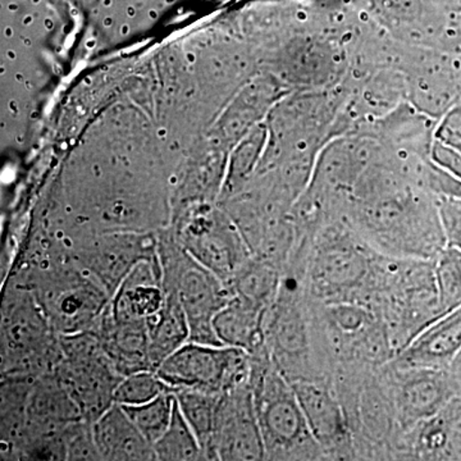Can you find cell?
I'll return each instance as SVG.
<instances>
[{
    "label": "cell",
    "mask_w": 461,
    "mask_h": 461,
    "mask_svg": "<svg viewBox=\"0 0 461 461\" xmlns=\"http://www.w3.org/2000/svg\"><path fill=\"white\" fill-rule=\"evenodd\" d=\"M433 262L439 304L445 314L461 305V250L446 247Z\"/></svg>",
    "instance_id": "cell-22"
},
{
    "label": "cell",
    "mask_w": 461,
    "mask_h": 461,
    "mask_svg": "<svg viewBox=\"0 0 461 461\" xmlns=\"http://www.w3.org/2000/svg\"><path fill=\"white\" fill-rule=\"evenodd\" d=\"M175 391L156 371H140L124 375L114 391V402L120 405H140L162 393Z\"/></svg>",
    "instance_id": "cell-23"
},
{
    "label": "cell",
    "mask_w": 461,
    "mask_h": 461,
    "mask_svg": "<svg viewBox=\"0 0 461 461\" xmlns=\"http://www.w3.org/2000/svg\"><path fill=\"white\" fill-rule=\"evenodd\" d=\"M0 74L5 75V66L0 67Z\"/></svg>",
    "instance_id": "cell-52"
},
{
    "label": "cell",
    "mask_w": 461,
    "mask_h": 461,
    "mask_svg": "<svg viewBox=\"0 0 461 461\" xmlns=\"http://www.w3.org/2000/svg\"><path fill=\"white\" fill-rule=\"evenodd\" d=\"M250 357V387L266 460H324L291 382L268 351Z\"/></svg>",
    "instance_id": "cell-5"
},
{
    "label": "cell",
    "mask_w": 461,
    "mask_h": 461,
    "mask_svg": "<svg viewBox=\"0 0 461 461\" xmlns=\"http://www.w3.org/2000/svg\"><path fill=\"white\" fill-rule=\"evenodd\" d=\"M168 182L171 185H176L178 182V178L176 177V176H171V177L168 178Z\"/></svg>",
    "instance_id": "cell-41"
},
{
    "label": "cell",
    "mask_w": 461,
    "mask_h": 461,
    "mask_svg": "<svg viewBox=\"0 0 461 461\" xmlns=\"http://www.w3.org/2000/svg\"><path fill=\"white\" fill-rule=\"evenodd\" d=\"M112 25H113V20H112L111 17L105 18V20H104V26L105 27H111Z\"/></svg>",
    "instance_id": "cell-39"
},
{
    "label": "cell",
    "mask_w": 461,
    "mask_h": 461,
    "mask_svg": "<svg viewBox=\"0 0 461 461\" xmlns=\"http://www.w3.org/2000/svg\"><path fill=\"white\" fill-rule=\"evenodd\" d=\"M384 382L403 430L429 420L461 393V384L448 369L382 366Z\"/></svg>",
    "instance_id": "cell-10"
},
{
    "label": "cell",
    "mask_w": 461,
    "mask_h": 461,
    "mask_svg": "<svg viewBox=\"0 0 461 461\" xmlns=\"http://www.w3.org/2000/svg\"><path fill=\"white\" fill-rule=\"evenodd\" d=\"M85 83H86L87 85H90L91 84V78L90 77L85 78Z\"/></svg>",
    "instance_id": "cell-53"
},
{
    "label": "cell",
    "mask_w": 461,
    "mask_h": 461,
    "mask_svg": "<svg viewBox=\"0 0 461 461\" xmlns=\"http://www.w3.org/2000/svg\"><path fill=\"white\" fill-rule=\"evenodd\" d=\"M45 29L47 30H53L54 23L50 20V18H48V20H45Z\"/></svg>",
    "instance_id": "cell-33"
},
{
    "label": "cell",
    "mask_w": 461,
    "mask_h": 461,
    "mask_svg": "<svg viewBox=\"0 0 461 461\" xmlns=\"http://www.w3.org/2000/svg\"><path fill=\"white\" fill-rule=\"evenodd\" d=\"M157 135L160 140H166L167 135H168V130H167L166 127H160V129H158Z\"/></svg>",
    "instance_id": "cell-29"
},
{
    "label": "cell",
    "mask_w": 461,
    "mask_h": 461,
    "mask_svg": "<svg viewBox=\"0 0 461 461\" xmlns=\"http://www.w3.org/2000/svg\"><path fill=\"white\" fill-rule=\"evenodd\" d=\"M175 93V87L171 86V87H168V94H173Z\"/></svg>",
    "instance_id": "cell-51"
},
{
    "label": "cell",
    "mask_w": 461,
    "mask_h": 461,
    "mask_svg": "<svg viewBox=\"0 0 461 461\" xmlns=\"http://www.w3.org/2000/svg\"><path fill=\"white\" fill-rule=\"evenodd\" d=\"M135 14H136V9L133 8V7H130L129 9H127V16L129 17H135Z\"/></svg>",
    "instance_id": "cell-37"
},
{
    "label": "cell",
    "mask_w": 461,
    "mask_h": 461,
    "mask_svg": "<svg viewBox=\"0 0 461 461\" xmlns=\"http://www.w3.org/2000/svg\"><path fill=\"white\" fill-rule=\"evenodd\" d=\"M291 384L324 460H357L353 433L332 382L299 381Z\"/></svg>",
    "instance_id": "cell-13"
},
{
    "label": "cell",
    "mask_w": 461,
    "mask_h": 461,
    "mask_svg": "<svg viewBox=\"0 0 461 461\" xmlns=\"http://www.w3.org/2000/svg\"><path fill=\"white\" fill-rule=\"evenodd\" d=\"M104 5L105 7H111L112 0H104Z\"/></svg>",
    "instance_id": "cell-48"
},
{
    "label": "cell",
    "mask_w": 461,
    "mask_h": 461,
    "mask_svg": "<svg viewBox=\"0 0 461 461\" xmlns=\"http://www.w3.org/2000/svg\"><path fill=\"white\" fill-rule=\"evenodd\" d=\"M5 56H7L8 59H11V60H16L17 59L16 51L12 50H7V53H5Z\"/></svg>",
    "instance_id": "cell-32"
},
{
    "label": "cell",
    "mask_w": 461,
    "mask_h": 461,
    "mask_svg": "<svg viewBox=\"0 0 461 461\" xmlns=\"http://www.w3.org/2000/svg\"><path fill=\"white\" fill-rule=\"evenodd\" d=\"M379 253L342 220L330 221L309 245L304 287L315 304L369 306Z\"/></svg>",
    "instance_id": "cell-3"
},
{
    "label": "cell",
    "mask_w": 461,
    "mask_h": 461,
    "mask_svg": "<svg viewBox=\"0 0 461 461\" xmlns=\"http://www.w3.org/2000/svg\"><path fill=\"white\" fill-rule=\"evenodd\" d=\"M369 308L379 315L395 353L441 317L435 262L379 256Z\"/></svg>",
    "instance_id": "cell-4"
},
{
    "label": "cell",
    "mask_w": 461,
    "mask_h": 461,
    "mask_svg": "<svg viewBox=\"0 0 461 461\" xmlns=\"http://www.w3.org/2000/svg\"><path fill=\"white\" fill-rule=\"evenodd\" d=\"M175 2V0H167V3H172Z\"/></svg>",
    "instance_id": "cell-56"
},
{
    "label": "cell",
    "mask_w": 461,
    "mask_h": 461,
    "mask_svg": "<svg viewBox=\"0 0 461 461\" xmlns=\"http://www.w3.org/2000/svg\"><path fill=\"white\" fill-rule=\"evenodd\" d=\"M51 329L47 315L27 287L17 286L5 297L3 305V344L7 366L14 373H27L42 368L45 355L51 353Z\"/></svg>",
    "instance_id": "cell-11"
},
{
    "label": "cell",
    "mask_w": 461,
    "mask_h": 461,
    "mask_svg": "<svg viewBox=\"0 0 461 461\" xmlns=\"http://www.w3.org/2000/svg\"><path fill=\"white\" fill-rule=\"evenodd\" d=\"M154 451L157 460H206L203 446L182 415L177 400L175 402L171 424L165 435L154 444Z\"/></svg>",
    "instance_id": "cell-20"
},
{
    "label": "cell",
    "mask_w": 461,
    "mask_h": 461,
    "mask_svg": "<svg viewBox=\"0 0 461 461\" xmlns=\"http://www.w3.org/2000/svg\"><path fill=\"white\" fill-rule=\"evenodd\" d=\"M86 47L89 48V50H91V48L95 47V41H90L89 42H87Z\"/></svg>",
    "instance_id": "cell-46"
},
{
    "label": "cell",
    "mask_w": 461,
    "mask_h": 461,
    "mask_svg": "<svg viewBox=\"0 0 461 461\" xmlns=\"http://www.w3.org/2000/svg\"><path fill=\"white\" fill-rule=\"evenodd\" d=\"M212 455L213 460H266L250 381L220 396Z\"/></svg>",
    "instance_id": "cell-12"
},
{
    "label": "cell",
    "mask_w": 461,
    "mask_h": 461,
    "mask_svg": "<svg viewBox=\"0 0 461 461\" xmlns=\"http://www.w3.org/2000/svg\"><path fill=\"white\" fill-rule=\"evenodd\" d=\"M23 44H25L26 47H32V39H29V38L23 39Z\"/></svg>",
    "instance_id": "cell-43"
},
{
    "label": "cell",
    "mask_w": 461,
    "mask_h": 461,
    "mask_svg": "<svg viewBox=\"0 0 461 461\" xmlns=\"http://www.w3.org/2000/svg\"><path fill=\"white\" fill-rule=\"evenodd\" d=\"M16 81L21 84H25L26 78L23 74H16Z\"/></svg>",
    "instance_id": "cell-36"
},
{
    "label": "cell",
    "mask_w": 461,
    "mask_h": 461,
    "mask_svg": "<svg viewBox=\"0 0 461 461\" xmlns=\"http://www.w3.org/2000/svg\"><path fill=\"white\" fill-rule=\"evenodd\" d=\"M267 311L233 296L213 320L215 335L221 344L241 348L248 354L267 351L264 321Z\"/></svg>",
    "instance_id": "cell-16"
},
{
    "label": "cell",
    "mask_w": 461,
    "mask_h": 461,
    "mask_svg": "<svg viewBox=\"0 0 461 461\" xmlns=\"http://www.w3.org/2000/svg\"><path fill=\"white\" fill-rule=\"evenodd\" d=\"M448 371L451 372V375H453L461 384V350L459 354L455 357L453 362H451L450 366H448Z\"/></svg>",
    "instance_id": "cell-27"
},
{
    "label": "cell",
    "mask_w": 461,
    "mask_h": 461,
    "mask_svg": "<svg viewBox=\"0 0 461 461\" xmlns=\"http://www.w3.org/2000/svg\"><path fill=\"white\" fill-rule=\"evenodd\" d=\"M16 140H17L18 144H23V136H17Z\"/></svg>",
    "instance_id": "cell-47"
},
{
    "label": "cell",
    "mask_w": 461,
    "mask_h": 461,
    "mask_svg": "<svg viewBox=\"0 0 461 461\" xmlns=\"http://www.w3.org/2000/svg\"><path fill=\"white\" fill-rule=\"evenodd\" d=\"M189 71H191V72L194 71V65H193V63H190V65H189Z\"/></svg>",
    "instance_id": "cell-54"
},
{
    "label": "cell",
    "mask_w": 461,
    "mask_h": 461,
    "mask_svg": "<svg viewBox=\"0 0 461 461\" xmlns=\"http://www.w3.org/2000/svg\"><path fill=\"white\" fill-rule=\"evenodd\" d=\"M130 32V26L129 25H123L122 27H121V33H122V35H127V33Z\"/></svg>",
    "instance_id": "cell-38"
},
{
    "label": "cell",
    "mask_w": 461,
    "mask_h": 461,
    "mask_svg": "<svg viewBox=\"0 0 461 461\" xmlns=\"http://www.w3.org/2000/svg\"><path fill=\"white\" fill-rule=\"evenodd\" d=\"M91 171H93V175L95 176V177H102V167H100L99 165H94L93 167H91Z\"/></svg>",
    "instance_id": "cell-30"
},
{
    "label": "cell",
    "mask_w": 461,
    "mask_h": 461,
    "mask_svg": "<svg viewBox=\"0 0 461 461\" xmlns=\"http://www.w3.org/2000/svg\"><path fill=\"white\" fill-rule=\"evenodd\" d=\"M33 23V17L32 16H26L23 18V25L30 26Z\"/></svg>",
    "instance_id": "cell-35"
},
{
    "label": "cell",
    "mask_w": 461,
    "mask_h": 461,
    "mask_svg": "<svg viewBox=\"0 0 461 461\" xmlns=\"http://www.w3.org/2000/svg\"><path fill=\"white\" fill-rule=\"evenodd\" d=\"M194 91H195V89H190V90H187V91H186V95H187V96L193 95Z\"/></svg>",
    "instance_id": "cell-49"
},
{
    "label": "cell",
    "mask_w": 461,
    "mask_h": 461,
    "mask_svg": "<svg viewBox=\"0 0 461 461\" xmlns=\"http://www.w3.org/2000/svg\"><path fill=\"white\" fill-rule=\"evenodd\" d=\"M438 208L445 233L446 247L461 250V199H438Z\"/></svg>",
    "instance_id": "cell-25"
},
{
    "label": "cell",
    "mask_w": 461,
    "mask_h": 461,
    "mask_svg": "<svg viewBox=\"0 0 461 461\" xmlns=\"http://www.w3.org/2000/svg\"><path fill=\"white\" fill-rule=\"evenodd\" d=\"M177 149H178L177 141L172 142V144L169 145V150H171V151H176V150H177Z\"/></svg>",
    "instance_id": "cell-40"
},
{
    "label": "cell",
    "mask_w": 461,
    "mask_h": 461,
    "mask_svg": "<svg viewBox=\"0 0 461 461\" xmlns=\"http://www.w3.org/2000/svg\"><path fill=\"white\" fill-rule=\"evenodd\" d=\"M433 159L437 166L461 180V151L453 147L437 142L433 149Z\"/></svg>",
    "instance_id": "cell-26"
},
{
    "label": "cell",
    "mask_w": 461,
    "mask_h": 461,
    "mask_svg": "<svg viewBox=\"0 0 461 461\" xmlns=\"http://www.w3.org/2000/svg\"><path fill=\"white\" fill-rule=\"evenodd\" d=\"M341 220L378 253L435 260L446 248L438 198L405 173L372 169L355 182Z\"/></svg>",
    "instance_id": "cell-1"
},
{
    "label": "cell",
    "mask_w": 461,
    "mask_h": 461,
    "mask_svg": "<svg viewBox=\"0 0 461 461\" xmlns=\"http://www.w3.org/2000/svg\"><path fill=\"white\" fill-rule=\"evenodd\" d=\"M281 280V269L253 256L236 273L229 287L233 296L268 311L280 291Z\"/></svg>",
    "instance_id": "cell-18"
},
{
    "label": "cell",
    "mask_w": 461,
    "mask_h": 461,
    "mask_svg": "<svg viewBox=\"0 0 461 461\" xmlns=\"http://www.w3.org/2000/svg\"><path fill=\"white\" fill-rule=\"evenodd\" d=\"M175 391L162 393L151 402L140 405H121L141 435L154 446L165 435L175 411Z\"/></svg>",
    "instance_id": "cell-21"
},
{
    "label": "cell",
    "mask_w": 461,
    "mask_h": 461,
    "mask_svg": "<svg viewBox=\"0 0 461 461\" xmlns=\"http://www.w3.org/2000/svg\"><path fill=\"white\" fill-rule=\"evenodd\" d=\"M221 395L193 390V388L175 390V397L180 406L182 415L198 437L206 460H213L212 439H213L215 411H217V403Z\"/></svg>",
    "instance_id": "cell-19"
},
{
    "label": "cell",
    "mask_w": 461,
    "mask_h": 461,
    "mask_svg": "<svg viewBox=\"0 0 461 461\" xmlns=\"http://www.w3.org/2000/svg\"><path fill=\"white\" fill-rule=\"evenodd\" d=\"M158 254L163 288L176 293L180 300L189 323V341L222 345L215 335L213 320L232 299L230 288L186 250L166 249Z\"/></svg>",
    "instance_id": "cell-8"
},
{
    "label": "cell",
    "mask_w": 461,
    "mask_h": 461,
    "mask_svg": "<svg viewBox=\"0 0 461 461\" xmlns=\"http://www.w3.org/2000/svg\"><path fill=\"white\" fill-rule=\"evenodd\" d=\"M30 280L29 290L59 335L93 330L104 313L111 296L98 282L71 260L41 267Z\"/></svg>",
    "instance_id": "cell-7"
},
{
    "label": "cell",
    "mask_w": 461,
    "mask_h": 461,
    "mask_svg": "<svg viewBox=\"0 0 461 461\" xmlns=\"http://www.w3.org/2000/svg\"><path fill=\"white\" fill-rule=\"evenodd\" d=\"M313 304L330 379L336 373L375 371L395 357L386 326L368 306Z\"/></svg>",
    "instance_id": "cell-6"
},
{
    "label": "cell",
    "mask_w": 461,
    "mask_h": 461,
    "mask_svg": "<svg viewBox=\"0 0 461 461\" xmlns=\"http://www.w3.org/2000/svg\"><path fill=\"white\" fill-rule=\"evenodd\" d=\"M212 144H220V139H213V140H212Z\"/></svg>",
    "instance_id": "cell-50"
},
{
    "label": "cell",
    "mask_w": 461,
    "mask_h": 461,
    "mask_svg": "<svg viewBox=\"0 0 461 461\" xmlns=\"http://www.w3.org/2000/svg\"><path fill=\"white\" fill-rule=\"evenodd\" d=\"M149 17L153 18V20H156L158 17V14L156 11H150L149 12Z\"/></svg>",
    "instance_id": "cell-44"
},
{
    "label": "cell",
    "mask_w": 461,
    "mask_h": 461,
    "mask_svg": "<svg viewBox=\"0 0 461 461\" xmlns=\"http://www.w3.org/2000/svg\"><path fill=\"white\" fill-rule=\"evenodd\" d=\"M25 87H26L27 90H32L33 89V85H32V81L26 80L25 81Z\"/></svg>",
    "instance_id": "cell-42"
},
{
    "label": "cell",
    "mask_w": 461,
    "mask_h": 461,
    "mask_svg": "<svg viewBox=\"0 0 461 461\" xmlns=\"http://www.w3.org/2000/svg\"><path fill=\"white\" fill-rule=\"evenodd\" d=\"M156 372L173 390L193 388L221 395L250 381L251 357L232 346L187 341Z\"/></svg>",
    "instance_id": "cell-9"
},
{
    "label": "cell",
    "mask_w": 461,
    "mask_h": 461,
    "mask_svg": "<svg viewBox=\"0 0 461 461\" xmlns=\"http://www.w3.org/2000/svg\"><path fill=\"white\" fill-rule=\"evenodd\" d=\"M41 0H33V3H39Z\"/></svg>",
    "instance_id": "cell-57"
},
{
    "label": "cell",
    "mask_w": 461,
    "mask_h": 461,
    "mask_svg": "<svg viewBox=\"0 0 461 461\" xmlns=\"http://www.w3.org/2000/svg\"><path fill=\"white\" fill-rule=\"evenodd\" d=\"M460 350L461 305L432 321L397 351L390 364L397 368L448 369Z\"/></svg>",
    "instance_id": "cell-14"
},
{
    "label": "cell",
    "mask_w": 461,
    "mask_h": 461,
    "mask_svg": "<svg viewBox=\"0 0 461 461\" xmlns=\"http://www.w3.org/2000/svg\"><path fill=\"white\" fill-rule=\"evenodd\" d=\"M63 444L67 460H102L89 421L78 420L68 426L63 432Z\"/></svg>",
    "instance_id": "cell-24"
},
{
    "label": "cell",
    "mask_w": 461,
    "mask_h": 461,
    "mask_svg": "<svg viewBox=\"0 0 461 461\" xmlns=\"http://www.w3.org/2000/svg\"><path fill=\"white\" fill-rule=\"evenodd\" d=\"M102 460H157L154 446L141 435L120 403H113L93 423Z\"/></svg>",
    "instance_id": "cell-15"
},
{
    "label": "cell",
    "mask_w": 461,
    "mask_h": 461,
    "mask_svg": "<svg viewBox=\"0 0 461 461\" xmlns=\"http://www.w3.org/2000/svg\"><path fill=\"white\" fill-rule=\"evenodd\" d=\"M8 108H9V111H11L12 113H14V114H18V112H20V107H18V103L14 99L9 100Z\"/></svg>",
    "instance_id": "cell-28"
},
{
    "label": "cell",
    "mask_w": 461,
    "mask_h": 461,
    "mask_svg": "<svg viewBox=\"0 0 461 461\" xmlns=\"http://www.w3.org/2000/svg\"><path fill=\"white\" fill-rule=\"evenodd\" d=\"M165 305L159 313L149 318V360L157 371L169 355L175 353L190 339L189 323L180 300L173 291L165 290Z\"/></svg>",
    "instance_id": "cell-17"
},
{
    "label": "cell",
    "mask_w": 461,
    "mask_h": 461,
    "mask_svg": "<svg viewBox=\"0 0 461 461\" xmlns=\"http://www.w3.org/2000/svg\"><path fill=\"white\" fill-rule=\"evenodd\" d=\"M5 38H12L14 36V29L12 27H5Z\"/></svg>",
    "instance_id": "cell-34"
},
{
    "label": "cell",
    "mask_w": 461,
    "mask_h": 461,
    "mask_svg": "<svg viewBox=\"0 0 461 461\" xmlns=\"http://www.w3.org/2000/svg\"><path fill=\"white\" fill-rule=\"evenodd\" d=\"M186 59L189 63H195L196 62V54L193 53V51H190V53L186 54Z\"/></svg>",
    "instance_id": "cell-31"
},
{
    "label": "cell",
    "mask_w": 461,
    "mask_h": 461,
    "mask_svg": "<svg viewBox=\"0 0 461 461\" xmlns=\"http://www.w3.org/2000/svg\"><path fill=\"white\" fill-rule=\"evenodd\" d=\"M264 339L273 364L291 384L330 381L302 267L288 266L282 272L280 291L264 321Z\"/></svg>",
    "instance_id": "cell-2"
},
{
    "label": "cell",
    "mask_w": 461,
    "mask_h": 461,
    "mask_svg": "<svg viewBox=\"0 0 461 461\" xmlns=\"http://www.w3.org/2000/svg\"><path fill=\"white\" fill-rule=\"evenodd\" d=\"M8 9H9V11L16 12L18 9V5H9Z\"/></svg>",
    "instance_id": "cell-45"
},
{
    "label": "cell",
    "mask_w": 461,
    "mask_h": 461,
    "mask_svg": "<svg viewBox=\"0 0 461 461\" xmlns=\"http://www.w3.org/2000/svg\"><path fill=\"white\" fill-rule=\"evenodd\" d=\"M32 120H36V112H32Z\"/></svg>",
    "instance_id": "cell-55"
}]
</instances>
